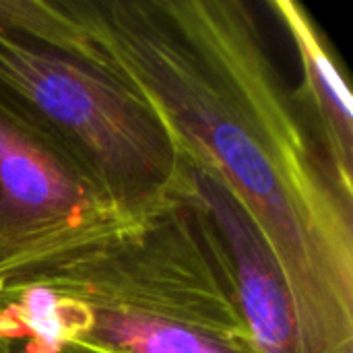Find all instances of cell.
<instances>
[{
    "label": "cell",
    "instance_id": "52a82bcc",
    "mask_svg": "<svg viewBox=\"0 0 353 353\" xmlns=\"http://www.w3.org/2000/svg\"><path fill=\"white\" fill-rule=\"evenodd\" d=\"M0 353H12L8 350V345L6 343H2L0 341ZM21 353H58L54 352V350H48V347H43V345H39V343H35V341H23V350ZM62 353H85V352H77V350H66V352Z\"/></svg>",
    "mask_w": 353,
    "mask_h": 353
},
{
    "label": "cell",
    "instance_id": "6da1fadb",
    "mask_svg": "<svg viewBox=\"0 0 353 353\" xmlns=\"http://www.w3.org/2000/svg\"><path fill=\"white\" fill-rule=\"evenodd\" d=\"M0 27L130 89L178 155L215 174L285 277L298 353H353L347 205L242 0H0Z\"/></svg>",
    "mask_w": 353,
    "mask_h": 353
},
{
    "label": "cell",
    "instance_id": "7a4b0ae2",
    "mask_svg": "<svg viewBox=\"0 0 353 353\" xmlns=\"http://www.w3.org/2000/svg\"><path fill=\"white\" fill-rule=\"evenodd\" d=\"M0 101L128 205L178 199L182 161L153 112L105 72L0 27Z\"/></svg>",
    "mask_w": 353,
    "mask_h": 353
},
{
    "label": "cell",
    "instance_id": "8992f818",
    "mask_svg": "<svg viewBox=\"0 0 353 353\" xmlns=\"http://www.w3.org/2000/svg\"><path fill=\"white\" fill-rule=\"evenodd\" d=\"M269 8L288 29L302 68V89L321 134L323 159L341 199L353 207V99L323 33L304 6L273 0Z\"/></svg>",
    "mask_w": 353,
    "mask_h": 353
},
{
    "label": "cell",
    "instance_id": "3957f363",
    "mask_svg": "<svg viewBox=\"0 0 353 353\" xmlns=\"http://www.w3.org/2000/svg\"><path fill=\"white\" fill-rule=\"evenodd\" d=\"M48 288L89 308L172 321L254 350L221 240L199 205L182 196L147 228L6 285Z\"/></svg>",
    "mask_w": 353,
    "mask_h": 353
},
{
    "label": "cell",
    "instance_id": "5b68a950",
    "mask_svg": "<svg viewBox=\"0 0 353 353\" xmlns=\"http://www.w3.org/2000/svg\"><path fill=\"white\" fill-rule=\"evenodd\" d=\"M180 161L178 196L199 205L213 223L228 254L238 306L256 353H298L292 296L271 248L215 174L182 157Z\"/></svg>",
    "mask_w": 353,
    "mask_h": 353
},
{
    "label": "cell",
    "instance_id": "277c9868",
    "mask_svg": "<svg viewBox=\"0 0 353 353\" xmlns=\"http://www.w3.org/2000/svg\"><path fill=\"white\" fill-rule=\"evenodd\" d=\"M161 205H128L0 101V292L147 228Z\"/></svg>",
    "mask_w": 353,
    "mask_h": 353
}]
</instances>
